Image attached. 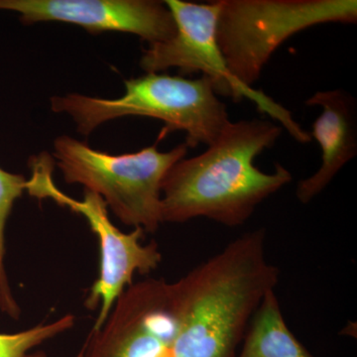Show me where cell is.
I'll return each instance as SVG.
<instances>
[{
  "instance_id": "cell-1",
  "label": "cell",
  "mask_w": 357,
  "mask_h": 357,
  "mask_svg": "<svg viewBox=\"0 0 357 357\" xmlns=\"http://www.w3.org/2000/svg\"><path fill=\"white\" fill-rule=\"evenodd\" d=\"M265 241V229L241 234L173 282L175 357H238L251 319L279 281Z\"/></svg>"
},
{
  "instance_id": "cell-2",
  "label": "cell",
  "mask_w": 357,
  "mask_h": 357,
  "mask_svg": "<svg viewBox=\"0 0 357 357\" xmlns=\"http://www.w3.org/2000/svg\"><path fill=\"white\" fill-rule=\"evenodd\" d=\"M283 130L267 119L230 122L204 153L178 161L162 183V222L206 218L227 227L244 225L262 202L292 182L281 164L273 173L255 165Z\"/></svg>"
},
{
  "instance_id": "cell-3",
  "label": "cell",
  "mask_w": 357,
  "mask_h": 357,
  "mask_svg": "<svg viewBox=\"0 0 357 357\" xmlns=\"http://www.w3.org/2000/svg\"><path fill=\"white\" fill-rule=\"evenodd\" d=\"M126 91L114 100L69 93L54 96L51 109L69 114L77 132L89 135L105 122L124 116H144L166 124L164 132L183 131L185 146H210L230 123L227 105L218 100L208 77L187 79L160 73L124 82Z\"/></svg>"
},
{
  "instance_id": "cell-4",
  "label": "cell",
  "mask_w": 357,
  "mask_h": 357,
  "mask_svg": "<svg viewBox=\"0 0 357 357\" xmlns=\"http://www.w3.org/2000/svg\"><path fill=\"white\" fill-rule=\"evenodd\" d=\"M185 143L171 151L156 145L135 153L112 155L64 135L54 141V158L68 184L102 197L122 223L145 234L161 225V187L168 171L185 158Z\"/></svg>"
},
{
  "instance_id": "cell-5",
  "label": "cell",
  "mask_w": 357,
  "mask_h": 357,
  "mask_svg": "<svg viewBox=\"0 0 357 357\" xmlns=\"http://www.w3.org/2000/svg\"><path fill=\"white\" fill-rule=\"evenodd\" d=\"M217 41L239 83L253 88L274 52L296 33L354 24L356 0H218Z\"/></svg>"
},
{
  "instance_id": "cell-6",
  "label": "cell",
  "mask_w": 357,
  "mask_h": 357,
  "mask_svg": "<svg viewBox=\"0 0 357 357\" xmlns=\"http://www.w3.org/2000/svg\"><path fill=\"white\" fill-rule=\"evenodd\" d=\"M175 20V36L168 41L149 45L143 51L140 67L146 73L163 72L178 68L182 75L202 73L213 82L217 95L234 100L248 98L262 114L269 115L299 143L311 142L307 131L294 119L290 110L275 102L260 89L244 86L232 76L217 41L218 1L194 3L183 0H166Z\"/></svg>"
},
{
  "instance_id": "cell-7",
  "label": "cell",
  "mask_w": 357,
  "mask_h": 357,
  "mask_svg": "<svg viewBox=\"0 0 357 357\" xmlns=\"http://www.w3.org/2000/svg\"><path fill=\"white\" fill-rule=\"evenodd\" d=\"M51 158L40 156L31 163V177L26 191L37 199H51L56 204L79 213L88 222L100 244V274L89 288L84 306L91 311L98 307L91 332L100 330L109 317L117 298L134 283V275H148L162 261L158 244L143 243L145 231L140 227L122 232L112 222L102 197L84 191L82 201L70 198L58 189L52 177Z\"/></svg>"
},
{
  "instance_id": "cell-8",
  "label": "cell",
  "mask_w": 357,
  "mask_h": 357,
  "mask_svg": "<svg viewBox=\"0 0 357 357\" xmlns=\"http://www.w3.org/2000/svg\"><path fill=\"white\" fill-rule=\"evenodd\" d=\"M173 282L146 278L117 298L102 328L89 333L84 357H175Z\"/></svg>"
},
{
  "instance_id": "cell-9",
  "label": "cell",
  "mask_w": 357,
  "mask_h": 357,
  "mask_svg": "<svg viewBox=\"0 0 357 357\" xmlns=\"http://www.w3.org/2000/svg\"><path fill=\"white\" fill-rule=\"evenodd\" d=\"M0 10L20 14L27 25L70 23L91 34L131 33L149 45L168 41L177 32L165 2L156 0H0Z\"/></svg>"
},
{
  "instance_id": "cell-10",
  "label": "cell",
  "mask_w": 357,
  "mask_h": 357,
  "mask_svg": "<svg viewBox=\"0 0 357 357\" xmlns=\"http://www.w3.org/2000/svg\"><path fill=\"white\" fill-rule=\"evenodd\" d=\"M305 103L323 109L310 133L321 148V166L311 177L301 180L296 190L297 199L307 204L356 156L357 105L356 98L342 89L317 91Z\"/></svg>"
},
{
  "instance_id": "cell-11",
  "label": "cell",
  "mask_w": 357,
  "mask_h": 357,
  "mask_svg": "<svg viewBox=\"0 0 357 357\" xmlns=\"http://www.w3.org/2000/svg\"><path fill=\"white\" fill-rule=\"evenodd\" d=\"M238 357H314L289 328L275 290L251 319Z\"/></svg>"
},
{
  "instance_id": "cell-12",
  "label": "cell",
  "mask_w": 357,
  "mask_h": 357,
  "mask_svg": "<svg viewBox=\"0 0 357 357\" xmlns=\"http://www.w3.org/2000/svg\"><path fill=\"white\" fill-rule=\"evenodd\" d=\"M27 180L20 174L0 168V310L11 319L20 318V305L14 298L6 271V227L16 199L26 191Z\"/></svg>"
},
{
  "instance_id": "cell-13",
  "label": "cell",
  "mask_w": 357,
  "mask_h": 357,
  "mask_svg": "<svg viewBox=\"0 0 357 357\" xmlns=\"http://www.w3.org/2000/svg\"><path fill=\"white\" fill-rule=\"evenodd\" d=\"M76 317L65 314L51 323H40L16 333H0V357H47L44 351H33L75 326Z\"/></svg>"
}]
</instances>
